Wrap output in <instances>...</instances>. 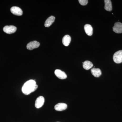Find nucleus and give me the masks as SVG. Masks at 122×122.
Segmentation results:
<instances>
[{"label": "nucleus", "mask_w": 122, "mask_h": 122, "mask_svg": "<svg viewBox=\"0 0 122 122\" xmlns=\"http://www.w3.org/2000/svg\"><path fill=\"white\" fill-rule=\"evenodd\" d=\"M113 31L116 33H122V23L120 22H116L113 28Z\"/></svg>", "instance_id": "6"}, {"label": "nucleus", "mask_w": 122, "mask_h": 122, "mask_svg": "<svg viewBox=\"0 0 122 122\" xmlns=\"http://www.w3.org/2000/svg\"><path fill=\"white\" fill-rule=\"evenodd\" d=\"M115 63H120L122 62V50L118 51L115 53L113 56Z\"/></svg>", "instance_id": "2"}, {"label": "nucleus", "mask_w": 122, "mask_h": 122, "mask_svg": "<svg viewBox=\"0 0 122 122\" xmlns=\"http://www.w3.org/2000/svg\"><path fill=\"white\" fill-rule=\"evenodd\" d=\"M11 13L14 15L21 16L23 14V11L20 8L16 6L12 7L10 9Z\"/></svg>", "instance_id": "7"}, {"label": "nucleus", "mask_w": 122, "mask_h": 122, "mask_svg": "<svg viewBox=\"0 0 122 122\" xmlns=\"http://www.w3.org/2000/svg\"></svg>", "instance_id": "17"}, {"label": "nucleus", "mask_w": 122, "mask_h": 122, "mask_svg": "<svg viewBox=\"0 0 122 122\" xmlns=\"http://www.w3.org/2000/svg\"><path fill=\"white\" fill-rule=\"evenodd\" d=\"M105 9L106 11H112V2L110 0H105Z\"/></svg>", "instance_id": "14"}, {"label": "nucleus", "mask_w": 122, "mask_h": 122, "mask_svg": "<svg viewBox=\"0 0 122 122\" xmlns=\"http://www.w3.org/2000/svg\"><path fill=\"white\" fill-rule=\"evenodd\" d=\"M78 1L81 5H85L87 4L88 1L87 0H79Z\"/></svg>", "instance_id": "16"}, {"label": "nucleus", "mask_w": 122, "mask_h": 122, "mask_svg": "<svg viewBox=\"0 0 122 122\" xmlns=\"http://www.w3.org/2000/svg\"><path fill=\"white\" fill-rule=\"evenodd\" d=\"M83 63V68L86 70H89L92 68L93 65L91 62L89 61H86Z\"/></svg>", "instance_id": "15"}, {"label": "nucleus", "mask_w": 122, "mask_h": 122, "mask_svg": "<svg viewBox=\"0 0 122 122\" xmlns=\"http://www.w3.org/2000/svg\"><path fill=\"white\" fill-rule=\"evenodd\" d=\"M16 30V27L14 25H7L3 28V30L5 33L9 34L15 33Z\"/></svg>", "instance_id": "3"}, {"label": "nucleus", "mask_w": 122, "mask_h": 122, "mask_svg": "<svg viewBox=\"0 0 122 122\" xmlns=\"http://www.w3.org/2000/svg\"><path fill=\"white\" fill-rule=\"evenodd\" d=\"M55 74L58 78L60 79H65L67 77V75L66 73L60 70H55Z\"/></svg>", "instance_id": "8"}, {"label": "nucleus", "mask_w": 122, "mask_h": 122, "mask_svg": "<svg viewBox=\"0 0 122 122\" xmlns=\"http://www.w3.org/2000/svg\"><path fill=\"white\" fill-rule=\"evenodd\" d=\"M71 41V37L70 35H66L62 38V43L63 45L66 46H69L70 43Z\"/></svg>", "instance_id": "12"}, {"label": "nucleus", "mask_w": 122, "mask_h": 122, "mask_svg": "<svg viewBox=\"0 0 122 122\" xmlns=\"http://www.w3.org/2000/svg\"><path fill=\"white\" fill-rule=\"evenodd\" d=\"M67 108V105L63 103H59L55 105V109L57 111H62L65 110Z\"/></svg>", "instance_id": "9"}, {"label": "nucleus", "mask_w": 122, "mask_h": 122, "mask_svg": "<svg viewBox=\"0 0 122 122\" xmlns=\"http://www.w3.org/2000/svg\"><path fill=\"white\" fill-rule=\"evenodd\" d=\"M40 43L36 41H31L27 44L26 48L30 50H32L34 49L37 48L39 47Z\"/></svg>", "instance_id": "5"}, {"label": "nucleus", "mask_w": 122, "mask_h": 122, "mask_svg": "<svg viewBox=\"0 0 122 122\" xmlns=\"http://www.w3.org/2000/svg\"><path fill=\"white\" fill-rule=\"evenodd\" d=\"M91 72L92 74L96 77H99L102 74V71L99 68H92Z\"/></svg>", "instance_id": "13"}, {"label": "nucleus", "mask_w": 122, "mask_h": 122, "mask_svg": "<svg viewBox=\"0 0 122 122\" xmlns=\"http://www.w3.org/2000/svg\"><path fill=\"white\" fill-rule=\"evenodd\" d=\"M38 87L35 80H29L24 83L22 86V92L25 94L28 95L36 91Z\"/></svg>", "instance_id": "1"}, {"label": "nucleus", "mask_w": 122, "mask_h": 122, "mask_svg": "<svg viewBox=\"0 0 122 122\" xmlns=\"http://www.w3.org/2000/svg\"><path fill=\"white\" fill-rule=\"evenodd\" d=\"M85 32L87 35L91 36L93 34V28L91 25L89 24H86L84 26Z\"/></svg>", "instance_id": "10"}, {"label": "nucleus", "mask_w": 122, "mask_h": 122, "mask_svg": "<svg viewBox=\"0 0 122 122\" xmlns=\"http://www.w3.org/2000/svg\"><path fill=\"white\" fill-rule=\"evenodd\" d=\"M45 102V98L42 96H40L36 99L35 102V107L37 109L41 107Z\"/></svg>", "instance_id": "4"}, {"label": "nucleus", "mask_w": 122, "mask_h": 122, "mask_svg": "<svg viewBox=\"0 0 122 122\" xmlns=\"http://www.w3.org/2000/svg\"><path fill=\"white\" fill-rule=\"evenodd\" d=\"M55 17L54 16H51L45 22V26L46 27L50 26L54 22Z\"/></svg>", "instance_id": "11"}]
</instances>
